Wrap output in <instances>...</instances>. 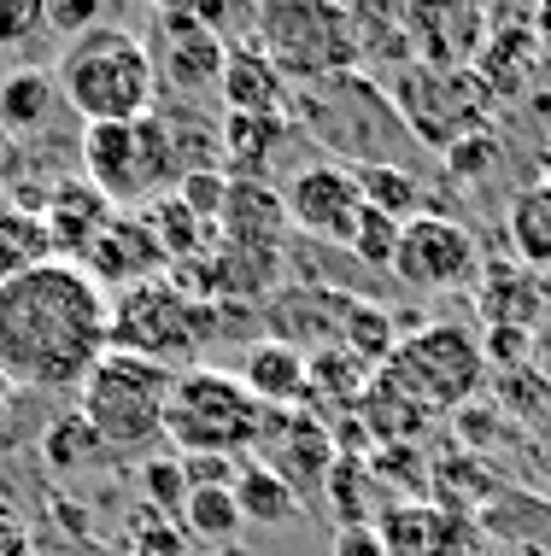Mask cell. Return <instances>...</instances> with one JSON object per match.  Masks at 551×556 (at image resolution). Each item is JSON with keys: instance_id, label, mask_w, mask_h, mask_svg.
<instances>
[{"instance_id": "14", "label": "cell", "mask_w": 551, "mask_h": 556, "mask_svg": "<svg viewBox=\"0 0 551 556\" xmlns=\"http://www.w3.org/2000/svg\"><path fill=\"white\" fill-rule=\"evenodd\" d=\"M493 12L481 7H405V36H411V59L435 71H469L475 53L487 48Z\"/></svg>"}, {"instance_id": "38", "label": "cell", "mask_w": 551, "mask_h": 556, "mask_svg": "<svg viewBox=\"0 0 551 556\" xmlns=\"http://www.w3.org/2000/svg\"><path fill=\"white\" fill-rule=\"evenodd\" d=\"M171 193L188 205L193 217L205 223V229L217 235V217H223V193H229V176H223V170H193V176H183V182H176Z\"/></svg>"}, {"instance_id": "21", "label": "cell", "mask_w": 551, "mask_h": 556, "mask_svg": "<svg viewBox=\"0 0 551 556\" xmlns=\"http://www.w3.org/2000/svg\"><path fill=\"white\" fill-rule=\"evenodd\" d=\"M540 36H534V18H493V29H487V48L475 53V77L487 83V94L504 100V94H523V88L540 77Z\"/></svg>"}, {"instance_id": "24", "label": "cell", "mask_w": 551, "mask_h": 556, "mask_svg": "<svg viewBox=\"0 0 551 556\" xmlns=\"http://www.w3.org/2000/svg\"><path fill=\"white\" fill-rule=\"evenodd\" d=\"M475 305H481L487 328H528L534 334V323H540V311H546V288L523 264H493L487 281L475 288Z\"/></svg>"}, {"instance_id": "32", "label": "cell", "mask_w": 551, "mask_h": 556, "mask_svg": "<svg viewBox=\"0 0 551 556\" xmlns=\"http://www.w3.org/2000/svg\"><path fill=\"white\" fill-rule=\"evenodd\" d=\"M340 345H347L352 357H364L370 369H381L387 357L399 352V323L387 317L381 305H370V299H347V317H340Z\"/></svg>"}, {"instance_id": "26", "label": "cell", "mask_w": 551, "mask_h": 556, "mask_svg": "<svg viewBox=\"0 0 551 556\" xmlns=\"http://www.w3.org/2000/svg\"><path fill=\"white\" fill-rule=\"evenodd\" d=\"M359 422H370V433H376L381 445H405L411 433H423L428 422V410L416 399H405L393 381L376 369L370 375V387H364V399H359Z\"/></svg>"}, {"instance_id": "27", "label": "cell", "mask_w": 551, "mask_h": 556, "mask_svg": "<svg viewBox=\"0 0 551 556\" xmlns=\"http://www.w3.org/2000/svg\"><path fill=\"white\" fill-rule=\"evenodd\" d=\"M235 509H241V521H252V528H288L293 516H300V498H293L281 480L264 469V463H241V475H235Z\"/></svg>"}, {"instance_id": "43", "label": "cell", "mask_w": 551, "mask_h": 556, "mask_svg": "<svg viewBox=\"0 0 551 556\" xmlns=\"http://www.w3.org/2000/svg\"><path fill=\"white\" fill-rule=\"evenodd\" d=\"M0 556H36V545H29V539H18V545H7Z\"/></svg>"}, {"instance_id": "25", "label": "cell", "mask_w": 551, "mask_h": 556, "mask_svg": "<svg viewBox=\"0 0 551 556\" xmlns=\"http://www.w3.org/2000/svg\"><path fill=\"white\" fill-rule=\"evenodd\" d=\"M53 106H59L53 71L18 65V71H7V77H0V129H7V135H29V129H48Z\"/></svg>"}, {"instance_id": "40", "label": "cell", "mask_w": 551, "mask_h": 556, "mask_svg": "<svg viewBox=\"0 0 551 556\" xmlns=\"http://www.w3.org/2000/svg\"><path fill=\"white\" fill-rule=\"evenodd\" d=\"M107 24V12H100V0H48V29L65 41L88 36V29Z\"/></svg>"}, {"instance_id": "42", "label": "cell", "mask_w": 551, "mask_h": 556, "mask_svg": "<svg viewBox=\"0 0 551 556\" xmlns=\"http://www.w3.org/2000/svg\"><path fill=\"white\" fill-rule=\"evenodd\" d=\"M12 393H18V387H12V375L0 369V416H7V404H12Z\"/></svg>"}, {"instance_id": "3", "label": "cell", "mask_w": 551, "mask_h": 556, "mask_svg": "<svg viewBox=\"0 0 551 556\" xmlns=\"http://www.w3.org/2000/svg\"><path fill=\"white\" fill-rule=\"evenodd\" d=\"M77 159H83V182L112 212H147L183 182V153H176V135L159 106L136 124H83Z\"/></svg>"}, {"instance_id": "4", "label": "cell", "mask_w": 551, "mask_h": 556, "mask_svg": "<svg viewBox=\"0 0 551 556\" xmlns=\"http://www.w3.org/2000/svg\"><path fill=\"white\" fill-rule=\"evenodd\" d=\"M252 41L288 77V88L335 83L364 65L359 12L335 7V0H264V7H252Z\"/></svg>"}, {"instance_id": "30", "label": "cell", "mask_w": 551, "mask_h": 556, "mask_svg": "<svg viewBox=\"0 0 551 556\" xmlns=\"http://www.w3.org/2000/svg\"><path fill=\"white\" fill-rule=\"evenodd\" d=\"M352 176H359V193H364L370 212H381L393 223H411V217L428 212V205H423V182H416L405 164H359Z\"/></svg>"}, {"instance_id": "44", "label": "cell", "mask_w": 551, "mask_h": 556, "mask_svg": "<svg viewBox=\"0 0 551 556\" xmlns=\"http://www.w3.org/2000/svg\"><path fill=\"white\" fill-rule=\"evenodd\" d=\"M223 556H241V551H223Z\"/></svg>"}, {"instance_id": "35", "label": "cell", "mask_w": 551, "mask_h": 556, "mask_svg": "<svg viewBox=\"0 0 551 556\" xmlns=\"http://www.w3.org/2000/svg\"><path fill=\"white\" fill-rule=\"evenodd\" d=\"M124 556H193V539L183 533L176 516L141 509V516L129 521V533H124Z\"/></svg>"}, {"instance_id": "1", "label": "cell", "mask_w": 551, "mask_h": 556, "mask_svg": "<svg viewBox=\"0 0 551 556\" xmlns=\"http://www.w3.org/2000/svg\"><path fill=\"white\" fill-rule=\"evenodd\" d=\"M112 293L83 264H41L0 281V369L12 387H83L112 352Z\"/></svg>"}, {"instance_id": "6", "label": "cell", "mask_w": 551, "mask_h": 556, "mask_svg": "<svg viewBox=\"0 0 551 556\" xmlns=\"http://www.w3.org/2000/svg\"><path fill=\"white\" fill-rule=\"evenodd\" d=\"M112 352L147 357L159 369H193L205 340L223 334V305L193 299L176 276L141 281V288L112 293Z\"/></svg>"}, {"instance_id": "7", "label": "cell", "mask_w": 551, "mask_h": 556, "mask_svg": "<svg viewBox=\"0 0 551 556\" xmlns=\"http://www.w3.org/2000/svg\"><path fill=\"white\" fill-rule=\"evenodd\" d=\"M171 381H176V369L107 352L88 369V381L77 387V410H83V422L100 433V445H107L112 457H147L153 445H165Z\"/></svg>"}, {"instance_id": "2", "label": "cell", "mask_w": 551, "mask_h": 556, "mask_svg": "<svg viewBox=\"0 0 551 556\" xmlns=\"http://www.w3.org/2000/svg\"><path fill=\"white\" fill-rule=\"evenodd\" d=\"M53 88L83 124H136L159 106V77L147 41L124 24H100L65 41L53 65Z\"/></svg>"}, {"instance_id": "8", "label": "cell", "mask_w": 551, "mask_h": 556, "mask_svg": "<svg viewBox=\"0 0 551 556\" xmlns=\"http://www.w3.org/2000/svg\"><path fill=\"white\" fill-rule=\"evenodd\" d=\"M387 100H393L405 135L423 141L428 153H452L458 141L493 129V106H499L475 71H435V65L393 71L387 77Z\"/></svg>"}, {"instance_id": "23", "label": "cell", "mask_w": 551, "mask_h": 556, "mask_svg": "<svg viewBox=\"0 0 551 556\" xmlns=\"http://www.w3.org/2000/svg\"><path fill=\"white\" fill-rule=\"evenodd\" d=\"M504 240L528 276H551V182H528L504 205Z\"/></svg>"}, {"instance_id": "41", "label": "cell", "mask_w": 551, "mask_h": 556, "mask_svg": "<svg viewBox=\"0 0 551 556\" xmlns=\"http://www.w3.org/2000/svg\"><path fill=\"white\" fill-rule=\"evenodd\" d=\"M335 556H381V539H376V528H340L335 533Z\"/></svg>"}, {"instance_id": "13", "label": "cell", "mask_w": 551, "mask_h": 556, "mask_svg": "<svg viewBox=\"0 0 551 556\" xmlns=\"http://www.w3.org/2000/svg\"><path fill=\"white\" fill-rule=\"evenodd\" d=\"M281 212H288V229L293 235H311V240H329V247H347L352 223L364 212V193H359V176L352 164L340 159H311L281 182Z\"/></svg>"}, {"instance_id": "34", "label": "cell", "mask_w": 551, "mask_h": 556, "mask_svg": "<svg viewBox=\"0 0 551 556\" xmlns=\"http://www.w3.org/2000/svg\"><path fill=\"white\" fill-rule=\"evenodd\" d=\"M136 486H141V498L153 516H183V504H188V469H183V457H147L141 469H136Z\"/></svg>"}, {"instance_id": "18", "label": "cell", "mask_w": 551, "mask_h": 556, "mask_svg": "<svg viewBox=\"0 0 551 556\" xmlns=\"http://www.w3.org/2000/svg\"><path fill=\"white\" fill-rule=\"evenodd\" d=\"M293 88L288 77L264 59V48L252 36H235L223 53V77H217V106L229 117H288Z\"/></svg>"}, {"instance_id": "15", "label": "cell", "mask_w": 551, "mask_h": 556, "mask_svg": "<svg viewBox=\"0 0 551 556\" xmlns=\"http://www.w3.org/2000/svg\"><path fill=\"white\" fill-rule=\"evenodd\" d=\"M376 539L381 556H469L475 528L440 498H405L376 521Z\"/></svg>"}, {"instance_id": "33", "label": "cell", "mask_w": 551, "mask_h": 556, "mask_svg": "<svg viewBox=\"0 0 551 556\" xmlns=\"http://www.w3.org/2000/svg\"><path fill=\"white\" fill-rule=\"evenodd\" d=\"M176 521H183L188 539H205V545H235V533L247 528L229 486H188V504Z\"/></svg>"}, {"instance_id": "12", "label": "cell", "mask_w": 551, "mask_h": 556, "mask_svg": "<svg viewBox=\"0 0 551 556\" xmlns=\"http://www.w3.org/2000/svg\"><path fill=\"white\" fill-rule=\"evenodd\" d=\"M335 457H340V445L317 410H264V433L252 445V463H264L300 504L329 486Z\"/></svg>"}, {"instance_id": "16", "label": "cell", "mask_w": 551, "mask_h": 556, "mask_svg": "<svg viewBox=\"0 0 551 556\" xmlns=\"http://www.w3.org/2000/svg\"><path fill=\"white\" fill-rule=\"evenodd\" d=\"M36 217H41V229H48V240H53V258L83 264V258H88V247H95V240L107 235V223H112L117 212H112L107 200H100L95 188L83 182V176H59V182L41 188Z\"/></svg>"}, {"instance_id": "37", "label": "cell", "mask_w": 551, "mask_h": 556, "mask_svg": "<svg viewBox=\"0 0 551 556\" xmlns=\"http://www.w3.org/2000/svg\"><path fill=\"white\" fill-rule=\"evenodd\" d=\"M499 159H504V147H499V135H493V129L469 135V141H458L452 153H446V164H452V176H458V182H469V188H481L487 176L499 170Z\"/></svg>"}, {"instance_id": "19", "label": "cell", "mask_w": 551, "mask_h": 556, "mask_svg": "<svg viewBox=\"0 0 551 556\" xmlns=\"http://www.w3.org/2000/svg\"><path fill=\"white\" fill-rule=\"evenodd\" d=\"M241 387L264 410H311V352L288 340H252L241 357Z\"/></svg>"}, {"instance_id": "20", "label": "cell", "mask_w": 551, "mask_h": 556, "mask_svg": "<svg viewBox=\"0 0 551 556\" xmlns=\"http://www.w3.org/2000/svg\"><path fill=\"white\" fill-rule=\"evenodd\" d=\"M217 240L223 247H241V252H281V240H288L281 188L229 182V193H223V217H217Z\"/></svg>"}, {"instance_id": "39", "label": "cell", "mask_w": 551, "mask_h": 556, "mask_svg": "<svg viewBox=\"0 0 551 556\" xmlns=\"http://www.w3.org/2000/svg\"><path fill=\"white\" fill-rule=\"evenodd\" d=\"M36 29H48V0H0V48H24Z\"/></svg>"}, {"instance_id": "9", "label": "cell", "mask_w": 551, "mask_h": 556, "mask_svg": "<svg viewBox=\"0 0 551 556\" xmlns=\"http://www.w3.org/2000/svg\"><path fill=\"white\" fill-rule=\"evenodd\" d=\"M381 375L405 399L423 404L428 416H446V410H464V404L481 393L487 357H481V340H475L469 328L428 323V328H416V334H399V352L381 364Z\"/></svg>"}, {"instance_id": "29", "label": "cell", "mask_w": 551, "mask_h": 556, "mask_svg": "<svg viewBox=\"0 0 551 556\" xmlns=\"http://www.w3.org/2000/svg\"><path fill=\"white\" fill-rule=\"evenodd\" d=\"M41 264H53V240L41 229V217L24 205H0V281L29 276Z\"/></svg>"}, {"instance_id": "11", "label": "cell", "mask_w": 551, "mask_h": 556, "mask_svg": "<svg viewBox=\"0 0 551 556\" xmlns=\"http://www.w3.org/2000/svg\"><path fill=\"white\" fill-rule=\"evenodd\" d=\"M387 269L416 293H452V288H469V276L481 269V252H475L469 223L446 212H423L399 229V252Z\"/></svg>"}, {"instance_id": "22", "label": "cell", "mask_w": 551, "mask_h": 556, "mask_svg": "<svg viewBox=\"0 0 551 556\" xmlns=\"http://www.w3.org/2000/svg\"><path fill=\"white\" fill-rule=\"evenodd\" d=\"M293 135V117H229L217 124V164L229 182H264V164Z\"/></svg>"}, {"instance_id": "10", "label": "cell", "mask_w": 551, "mask_h": 556, "mask_svg": "<svg viewBox=\"0 0 551 556\" xmlns=\"http://www.w3.org/2000/svg\"><path fill=\"white\" fill-rule=\"evenodd\" d=\"M147 59H153V77L165 94L176 100H205L217 94V77H223V53H229V41L217 36V29L200 24V12L193 7H165L153 12V29H147Z\"/></svg>"}, {"instance_id": "36", "label": "cell", "mask_w": 551, "mask_h": 556, "mask_svg": "<svg viewBox=\"0 0 551 556\" xmlns=\"http://www.w3.org/2000/svg\"><path fill=\"white\" fill-rule=\"evenodd\" d=\"M399 229L405 223H393V217H381V212H359V223H352V235H347V247L359 252L364 264H376V269H387L393 264V252H399Z\"/></svg>"}, {"instance_id": "17", "label": "cell", "mask_w": 551, "mask_h": 556, "mask_svg": "<svg viewBox=\"0 0 551 556\" xmlns=\"http://www.w3.org/2000/svg\"><path fill=\"white\" fill-rule=\"evenodd\" d=\"M83 269L100 281V288H107V281H117V293H124V288H141V281L171 276V258H165V247L153 240V229H147L141 212H117V217L107 223V235L88 247Z\"/></svg>"}, {"instance_id": "31", "label": "cell", "mask_w": 551, "mask_h": 556, "mask_svg": "<svg viewBox=\"0 0 551 556\" xmlns=\"http://www.w3.org/2000/svg\"><path fill=\"white\" fill-rule=\"evenodd\" d=\"M100 457H112V451L83 422V410H65L59 422H48V433H41V463H48L53 475H83V469H95Z\"/></svg>"}, {"instance_id": "5", "label": "cell", "mask_w": 551, "mask_h": 556, "mask_svg": "<svg viewBox=\"0 0 551 556\" xmlns=\"http://www.w3.org/2000/svg\"><path fill=\"white\" fill-rule=\"evenodd\" d=\"M259 433H264V404L247 393L235 369H217V364L176 369L171 404H165V445L176 457L247 463Z\"/></svg>"}, {"instance_id": "28", "label": "cell", "mask_w": 551, "mask_h": 556, "mask_svg": "<svg viewBox=\"0 0 551 556\" xmlns=\"http://www.w3.org/2000/svg\"><path fill=\"white\" fill-rule=\"evenodd\" d=\"M370 375L376 369H370L364 357H352L347 345H317V352H311V410H317V399L340 404V410H359Z\"/></svg>"}]
</instances>
